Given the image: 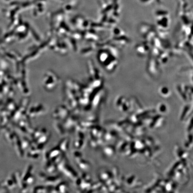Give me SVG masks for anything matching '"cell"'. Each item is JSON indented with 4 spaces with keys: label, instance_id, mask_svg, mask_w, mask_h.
Returning <instances> with one entry per match:
<instances>
[{
    "label": "cell",
    "instance_id": "1",
    "mask_svg": "<svg viewBox=\"0 0 193 193\" xmlns=\"http://www.w3.org/2000/svg\"><path fill=\"white\" fill-rule=\"evenodd\" d=\"M105 154L107 156H112L114 154V149L112 147H109L105 148Z\"/></svg>",
    "mask_w": 193,
    "mask_h": 193
},
{
    "label": "cell",
    "instance_id": "2",
    "mask_svg": "<svg viewBox=\"0 0 193 193\" xmlns=\"http://www.w3.org/2000/svg\"><path fill=\"white\" fill-rule=\"evenodd\" d=\"M167 107L164 104H163V103H161L158 106V110L160 113H165V112H167Z\"/></svg>",
    "mask_w": 193,
    "mask_h": 193
}]
</instances>
